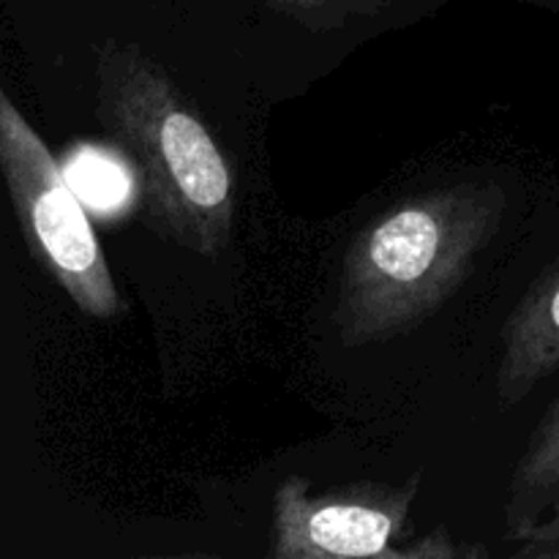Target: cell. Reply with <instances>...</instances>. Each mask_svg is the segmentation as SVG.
Masks as SVG:
<instances>
[{"label": "cell", "mask_w": 559, "mask_h": 559, "mask_svg": "<svg viewBox=\"0 0 559 559\" xmlns=\"http://www.w3.org/2000/svg\"><path fill=\"white\" fill-rule=\"evenodd\" d=\"M0 388H3V364H0Z\"/></svg>", "instance_id": "30bf717a"}, {"label": "cell", "mask_w": 559, "mask_h": 559, "mask_svg": "<svg viewBox=\"0 0 559 559\" xmlns=\"http://www.w3.org/2000/svg\"><path fill=\"white\" fill-rule=\"evenodd\" d=\"M516 557L524 559H559V495L549 511L516 540Z\"/></svg>", "instance_id": "9c48e42d"}, {"label": "cell", "mask_w": 559, "mask_h": 559, "mask_svg": "<svg viewBox=\"0 0 559 559\" xmlns=\"http://www.w3.org/2000/svg\"><path fill=\"white\" fill-rule=\"evenodd\" d=\"M273 11L300 22L309 31H338L353 16L377 14L385 0H260Z\"/></svg>", "instance_id": "ba28073f"}, {"label": "cell", "mask_w": 559, "mask_h": 559, "mask_svg": "<svg viewBox=\"0 0 559 559\" xmlns=\"http://www.w3.org/2000/svg\"><path fill=\"white\" fill-rule=\"evenodd\" d=\"M63 173L82 205H91L96 211L123 205L126 197H131V178L126 175V169L96 147L76 151Z\"/></svg>", "instance_id": "52a82bcc"}, {"label": "cell", "mask_w": 559, "mask_h": 559, "mask_svg": "<svg viewBox=\"0 0 559 559\" xmlns=\"http://www.w3.org/2000/svg\"><path fill=\"white\" fill-rule=\"evenodd\" d=\"M0 175L25 243L49 278L91 320H115L123 300L85 205L63 167L0 82Z\"/></svg>", "instance_id": "3957f363"}, {"label": "cell", "mask_w": 559, "mask_h": 559, "mask_svg": "<svg viewBox=\"0 0 559 559\" xmlns=\"http://www.w3.org/2000/svg\"><path fill=\"white\" fill-rule=\"evenodd\" d=\"M96 115L112 145L134 162L147 224L194 254H222L235 222L233 167L164 66L136 44H104Z\"/></svg>", "instance_id": "7a4b0ae2"}, {"label": "cell", "mask_w": 559, "mask_h": 559, "mask_svg": "<svg viewBox=\"0 0 559 559\" xmlns=\"http://www.w3.org/2000/svg\"><path fill=\"white\" fill-rule=\"evenodd\" d=\"M559 369V257L535 278L502 328L497 399L506 409Z\"/></svg>", "instance_id": "5b68a950"}, {"label": "cell", "mask_w": 559, "mask_h": 559, "mask_svg": "<svg viewBox=\"0 0 559 559\" xmlns=\"http://www.w3.org/2000/svg\"><path fill=\"white\" fill-rule=\"evenodd\" d=\"M559 495V399L549 407L508 484L506 544H516Z\"/></svg>", "instance_id": "8992f818"}, {"label": "cell", "mask_w": 559, "mask_h": 559, "mask_svg": "<svg viewBox=\"0 0 559 559\" xmlns=\"http://www.w3.org/2000/svg\"><path fill=\"white\" fill-rule=\"evenodd\" d=\"M420 473L404 484H360L311 491L289 475L273 495L271 559H426V535L409 538Z\"/></svg>", "instance_id": "277c9868"}, {"label": "cell", "mask_w": 559, "mask_h": 559, "mask_svg": "<svg viewBox=\"0 0 559 559\" xmlns=\"http://www.w3.org/2000/svg\"><path fill=\"white\" fill-rule=\"evenodd\" d=\"M508 194L491 180L431 189L364 227L344 254L336 322L344 347L393 342L429 322L497 238Z\"/></svg>", "instance_id": "6da1fadb"}]
</instances>
